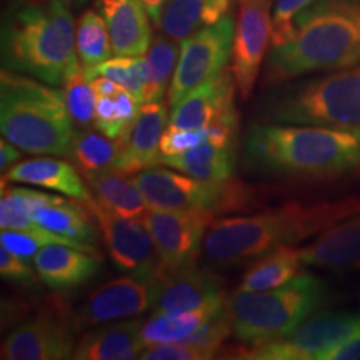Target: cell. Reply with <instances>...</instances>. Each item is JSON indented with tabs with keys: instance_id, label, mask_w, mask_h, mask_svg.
<instances>
[{
	"instance_id": "cell-1",
	"label": "cell",
	"mask_w": 360,
	"mask_h": 360,
	"mask_svg": "<svg viewBox=\"0 0 360 360\" xmlns=\"http://www.w3.org/2000/svg\"><path fill=\"white\" fill-rule=\"evenodd\" d=\"M360 212V197L285 204L254 215L217 219L204 240L205 262L215 269L249 265L267 252L299 245Z\"/></svg>"
},
{
	"instance_id": "cell-2",
	"label": "cell",
	"mask_w": 360,
	"mask_h": 360,
	"mask_svg": "<svg viewBox=\"0 0 360 360\" xmlns=\"http://www.w3.org/2000/svg\"><path fill=\"white\" fill-rule=\"evenodd\" d=\"M244 165L269 177H340L360 167V130L254 122L244 135Z\"/></svg>"
},
{
	"instance_id": "cell-3",
	"label": "cell",
	"mask_w": 360,
	"mask_h": 360,
	"mask_svg": "<svg viewBox=\"0 0 360 360\" xmlns=\"http://www.w3.org/2000/svg\"><path fill=\"white\" fill-rule=\"evenodd\" d=\"M360 62V0H315L295 19L290 40L272 47L265 84L277 85Z\"/></svg>"
},
{
	"instance_id": "cell-4",
	"label": "cell",
	"mask_w": 360,
	"mask_h": 360,
	"mask_svg": "<svg viewBox=\"0 0 360 360\" xmlns=\"http://www.w3.org/2000/svg\"><path fill=\"white\" fill-rule=\"evenodd\" d=\"M75 30L65 0L20 4L2 25L4 69L64 87L80 69Z\"/></svg>"
},
{
	"instance_id": "cell-5",
	"label": "cell",
	"mask_w": 360,
	"mask_h": 360,
	"mask_svg": "<svg viewBox=\"0 0 360 360\" xmlns=\"http://www.w3.org/2000/svg\"><path fill=\"white\" fill-rule=\"evenodd\" d=\"M0 132L22 152L57 157L70 155L75 135L62 90L8 69L0 72Z\"/></svg>"
},
{
	"instance_id": "cell-6",
	"label": "cell",
	"mask_w": 360,
	"mask_h": 360,
	"mask_svg": "<svg viewBox=\"0 0 360 360\" xmlns=\"http://www.w3.org/2000/svg\"><path fill=\"white\" fill-rule=\"evenodd\" d=\"M259 122L360 130V62L299 82L274 85L255 109Z\"/></svg>"
},
{
	"instance_id": "cell-7",
	"label": "cell",
	"mask_w": 360,
	"mask_h": 360,
	"mask_svg": "<svg viewBox=\"0 0 360 360\" xmlns=\"http://www.w3.org/2000/svg\"><path fill=\"white\" fill-rule=\"evenodd\" d=\"M328 302V283L310 274H300L276 289H237L229 299L233 335L247 345L281 339Z\"/></svg>"
},
{
	"instance_id": "cell-8",
	"label": "cell",
	"mask_w": 360,
	"mask_h": 360,
	"mask_svg": "<svg viewBox=\"0 0 360 360\" xmlns=\"http://www.w3.org/2000/svg\"><path fill=\"white\" fill-rule=\"evenodd\" d=\"M148 209L154 210H202L217 214L249 209L254 191L240 180H199L182 172L146 169L134 177Z\"/></svg>"
},
{
	"instance_id": "cell-9",
	"label": "cell",
	"mask_w": 360,
	"mask_h": 360,
	"mask_svg": "<svg viewBox=\"0 0 360 360\" xmlns=\"http://www.w3.org/2000/svg\"><path fill=\"white\" fill-rule=\"evenodd\" d=\"M359 332L360 315L319 312L281 339L229 349V352L231 357L249 360H321L327 350Z\"/></svg>"
},
{
	"instance_id": "cell-10",
	"label": "cell",
	"mask_w": 360,
	"mask_h": 360,
	"mask_svg": "<svg viewBox=\"0 0 360 360\" xmlns=\"http://www.w3.org/2000/svg\"><path fill=\"white\" fill-rule=\"evenodd\" d=\"M233 32L236 20L229 13L217 24L205 27L180 42L179 62L167 94L170 107L227 70L232 58Z\"/></svg>"
},
{
	"instance_id": "cell-11",
	"label": "cell",
	"mask_w": 360,
	"mask_h": 360,
	"mask_svg": "<svg viewBox=\"0 0 360 360\" xmlns=\"http://www.w3.org/2000/svg\"><path fill=\"white\" fill-rule=\"evenodd\" d=\"M74 312L60 300L49 302L29 321L13 328L2 342L4 360H64L75 349Z\"/></svg>"
},
{
	"instance_id": "cell-12",
	"label": "cell",
	"mask_w": 360,
	"mask_h": 360,
	"mask_svg": "<svg viewBox=\"0 0 360 360\" xmlns=\"http://www.w3.org/2000/svg\"><path fill=\"white\" fill-rule=\"evenodd\" d=\"M164 276L195 265L214 215L202 210H154L143 215Z\"/></svg>"
},
{
	"instance_id": "cell-13",
	"label": "cell",
	"mask_w": 360,
	"mask_h": 360,
	"mask_svg": "<svg viewBox=\"0 0 360 360\" xmlns=\"http://www.w3.org/2000/svg\"><path fill=\"white\" fill-rule=\"evenodd\" d=\"M162 287L164 276L152 278L134 276L114 278L94 290L75 310V326L82 330L147 312L155 307Z\"/></svg>"
},
{
	"instance_id": "cell-14",
	"label": "cell",
	"mask_w": 360,
	"mask_h": 360,
	"mask_svg": "<svg viewBox=\"0 0 360 360\" xmlns=\"http://www.w3.org/2000/svg\"><path fill=\"white\" fill-rule=\"evenodd\" d=\"M101 227L103 242L114 265L134 277L164 276L154 240L146 222L109 212L97 200L85 202Z\"/></svg>"
},
{
	"instance_id": "cell-15",
	"label": "cell",
	"mask_w": 360,
	"mask_h": 360,
	"mask_svg": "<svg viewBox=\"0 0 360 360\" xmlns=\"http://www.w3.org/2000/svg\"><path fill=\"white\" fill-rule=\"evenodd\" d=\"M272 0H238L231 72L242 101H249L269 45L272 44Z\"/></svg>"
},
{
	"instance_id": "cell-16",
	"label": "cell",
	"mask_w": 360,
	"mask_h": 360,
	"mask_svg": "<svg viewBox=\"0 0 360 360\" xmlns=\"http://www.w3.org/2000/svg\"><path fill=\"white\" fill-rule=\"evenodd\" d=\"M225 302L227 297L222 278L210 270L192 265L164 276V287L154 307V314L219 307Z\"/></svg>"
},
{
	"instance_id": "cell-17",
	"label": "cell",
	"mask_w": 360,
	"mask_h": 360,
	"mask_svg": "<svg viewBox=\"0 0 360 360\" xmlns=\"http://www.w3.org/2000/svg\"><path fill=\"white\" fill-rule=\"evenodd\" d=\"M167 109L162 102L143 103L127 141L124 142L115 170L129 175L159 165L160 139L167 129Z\"/></svg>"
},
{
	"instance_id": "cell-18",
	"label": "cell",
	"mask_w": 360,
	"mask_h": 360,
	"mask_svg": "<svg viewBox=\"0 0 360 360\" xmlns=\"http://www.w3.org/2000/svg\"><path fill=\"white\" fill-rule=\"evenodd\" d=\"M115 56H146L152 25L142 0H98Z\"/></svg>"
},
{
	"instance_id": "cell-19",
	"label": "cell",
	"mask_w": 360,
	"mask_h": 360,
	"mask_svg": "<svg viewBox=\"0 0 360 360\" xmlns=\"http://www.w3.org/2000/svg\"><path fill=\"white\" fill-rule=\"evenodd\" d=\"M236 82L232 72L225 70L217 79L210 80L180 101L172 107V114L169 117V125L174 129L200 130L217 119L220 114L233 109V94Z\"/></svg>"
},
{
	"instance_id": "cell-20",
	"label": "cell",
	"mask_w": 360,
	"mask_h": 360,
	"mask_svg": "<svg viewBox=\"0 0 360 360\" xmlns=\"http://www.w3.org/2000/svg\"><path fill=\"white\" fill-rule=\"evenodd\" d=\"M305 267L327 270L360 269V212L332 225L302 247Z\"/></svg>"
},
{
	"instance_id": "cell-21",
	"label": "cell",
	"mask_w": 360,
	"mask_h": 360,
	"mask_svg": "<svg viewBox=\"0 0 360 360\" xmlns=\"http://www.w3.org/2000/svg\"><path fill=\"white\" fill-rule=\"evenodd\" d=\"M101 264V255L62 244L45 245L34 257L39 278L56 290L72 289L89 282L97 276Z\"/></svg>"
},
{
	"instance_id": "cell-22",
	"label": "cell",
	"mask_w": 360,
	"mask_h": 360,
	"mask_svg": "<svg viewBox=\"0 0 360 360\" xmlns=\"http://www.w3.org/2000/svg\"><path fill=\"white\" fill-rule=\"evenodd\" d=\"M142 321L103 323L90 328L75 342V360H134L146 349L141 335Z\"/></svg>"
},
{
	"instance_id": "cell-23",
	"label": "cell",
	"mask_w": 360,
	"mask_h": 360,
	"mask_svg": "<svg viewBox=\"0 0 360 360\" xmlns=\"http://www.w3.org/2000/svg\"><path fill=\"white\" fill-rule=\"evenodd\" d=\"M2 180L37 186L79 202L92 200V193L84 184L77 169L67 160L53 159L49 155L19 162L4 172Z\"/></svg>"
},
{
	"instance_id": "cell-24",
	"label": "cell",
	"mask_w": 360,
	"mask_h": 360,
	"mask_svg": "<svg viewBox=\"0 0 360 360\" xmlns=\"http://www.w3.org/2000/svg\"><path fill=\"white\" fill-rule=\"evenodd\" d=\"M231 7L232 0H169L162 11L159 29L167 37L182 42L222 20Z\"/></svg>"
},
{
	"instance_id": "cell-25",
	"label": "cell",
	"mask_w": 360,
	"mask_h": 360,
	"mask_svg": "<svg viewBox=\"0 0 360 360\" xmlns=\"http://www.w3.org/2000/svg\"><path fill=\"white\" fill-rule=\"evenodd\" d=\"M159 165L199 180H214V182L229 180L232 179L233 170H236V146L220 147L204 141L200 146L180 155L160 157Z\"/></svg>"
},
{
	"instance_id": "cell-26",
	"label": "cell",
	"mask_w": 360,
	"mask_h": 360,
	"mask_svg": "<svg viewBox=\"0 0 360 360\" xmlns=\"http://www.w3.org/2000/svg\"><path fill=\"white\" fill-rule=\"evenodd\" d=\"M92 210L85 202L75 204L74 199L67 200L64 197L53 204L37 207L32 217L40 227L53 233L70 238V240L82 242V244L97 245L98 236L94 225L96 217L92 219Z\"/></svg>"
},
{
	"instance_id": "cell-27",
	"label": "cell",
	"mask_w": 360,
	"mask_h": 360,
	"mask_svg": "<svg viewBox=\"0 0 360 360\" xmlns=\"http://www.w3.org/2000/svg\"><path fill=\"white\" fill-rule=\"evenodd\" d=\"M87 184L96 195V200L109 212L120 217L142 219L148 210L141 188L134 179L119 170H109L89 175Z\"/></svg>"
},
{
	"instance_id": "cell-28",
	"label": "cell",
	"mask_w": 360,
	"mask_h": 360,
	"mask_svg": "<svg viewBox=\"0 0 360 360\" xmlns=\"http://www.w3.org/2000/svg\"><path fill=\"white\" fill-rule=\"evenodd\" d=\"M302 267H305L302 249L297 245L278 247L250 264L245 276L242 277L238 290L260 292L276 289L299 276Z\"/></svg>"
},
{
	"instance_id": "cell-29",
	"label": "cell",
	"mask_w": 360,
	"mask_h": 360,
	"mask_svg": "<svg viewBox=\"0 0 360 360\" xmlns=\"http://www.w3.org/2000/svg\"><path fill=\"white\" fill-rule=\"evenodd\" d=\"M224 305V304H222ZM219 307H207L199 310H186V312H160L154 314L147 321H142L141 335L146 347L159 344L180 342L199 330V327Z\"/></svg>"
},
{
	"instance_id": "cell-30",
	"label": "cell",
	"mask_w": 360,
	"mask_h": 360,
	"mask_svg": "<svg viewBox=\"0 0 360 360\" xmlns=\"http://www.w3.org/2000/svg\"><path fill=\"white\" fill-rule=\"evenodd\" d=\"M62 199H64L62 195H51L32 188L8 187L6 180H2L0 227L2 231H35L40 227L32 217L35 209Z\"/></svg>"
},
{
	"instance_id": "cell-31",
	"label": "cell",
	"mask_w": 360,
	"mask_h": 360,
	"mask_svg": "<svg viewBox=\"0 0 360 360\" xmlns=\"http://www.w3.org/2000/svg\"><path fill=\"white\" fill-rule=\"evenodd\" d=\"M124 142L114 141L107 135L90 130H75L70 155L74 164L85 177L94 174L115 170L117 160L122 154Z\"/></svg>"
},
{
	"instance_id": "cell-32",
	"label": "cell",
	"mask_w": 360,
	"mask_h": 360,
	"mask_svg": "<svg viewBox=\"0 0 360 360\" xmlns=\"http://www.w3.org/2000/svg\"><path fill=\"white\" fill-rule=\"evenodd\" d=\"M141 114V102L124 87L112 97H97L94 127L114 141L125 142Z\"/></svg>"
},
{
	"instance_id": "cell-33",
	"label": "cell",
	"mask_w": 360,
	"mask_h": 360,
	"mask_svg": "<svg viewBox=\"0 0 360 360\" xmlns=\"http://www.w3.org/2000/svg\"><path fill=\"white\" fill-rule=\"evenodd\" d=\"M177 40L160 34L155 35L146 53L148 80L146 89V102H162L169 94L172 84L175 67H177L180 47Z\"/></svg>"
},
{
	"instance_id": "cell-34",
	"label": "cell",
	"mask_w": 360,
	"mask_h": 360,
	"mask_svg": "<svg viewBox=\"0 0 360 360\" xmlns=\"http://www.w3.org/2000/svg\"><path fill=\"white\" fill-rule=\"evenodd\" d=\"M75 45L82 69H90L109 60L114 51L103 15L92 8L80 15L75 30Z\"/></svg>"
},
{
	"instance_id": "cell-35",
	"label": "cell",
	"mask_w": 360,
	"mask_h": 360,
	"mask_svg": "<svg viewBox=\"0 0 360 360\" xmlns=\"http://www.w3.org/2000/svg\"><path fill=\"white\" fill-rule=\"evenodd\" d=\"M89 80L96 77H109L129 90L139 102L146 101V89L148 80L147 58L143 56H115L90 69H82Z\"/></svg>"
},
{
	"instance_id": "cell-36",
	"label": "cell",
	"mask_w": 360,
	"mask_h": 360,
	"mask_svg": "<svg viewBox=\"0 0 360 360\" xmlns=\"http://www.w3.org/2000/svg\"><path fill=\"white\" fill-rule=\"evenodd\" d=\"M64 101L69 114L79 127H87L96 120L97 96L92 87V82L85 77L82 65L62 87Z\"/></svg>"
},
{
	"instance_id": "cell-37",
	"label": "cell",
	"mask_w": 360,
	"mask_h": 360,
	"mask_svg": "<svg viewBox=\"0 0 360 360\" xmlns=\"http://www.w3.org/2000/svg\"><path fill=\"white\" fill-rule=\"evenodd\" d=\"M315 0H274L272 12V44L270 49L278 47L292 39L295 30V19Z\"/></svg>"
},
{
	"instance_id": "cell-38",
	"label": "cell",
	"mask_w": 360,
	"mask_h": 360,
	"mask_svg": "<svg viewBox=\"0 0 360 360\" xmlns=\"http://www.w3.org/2000/svg\"><path fill=\"white\" fill-rule=\"evenodd\" d=\"M142 360H207L214 359V355L207 350L197 347L191 342L180 340L170 344L150 345L143 349Z\"/></svg>"
},
{
	"instance_id": "cell-39",
	"label": "cell",
	"mask_w": 360,
	"mask_h": 360,
	"mask_svg": "<svg viewBox=\"0 0 360 360\" xmlns=\"http://www.w3.org/2000/svg\"><path fill=\"white\" fill-rule=\"evenodd\" d=\"M205 141V129L187 130L169 127L164 130L160 139V157L180 155L191 148L200 146Z\"/></svg>"
},
{
	"instance_id": "cell-40",
	"label": "cell",
	"mask_w": 360,
	"mask_h": 360,
	"mask_svg": "<svg viewBox=\"0 0 360 360\" xmlns=\"http://www.w3.org/2000/svg\"><path fill=\"white\" fill-rule=\"evenodd\" d=\"M0 274L6 281L13 283H32L39 277L25 259L13 254L7 247L0 249Z\"/></svg>"
},
{
	"instance_id": "cell-41",
	"label": "cell",
	"mask_w": 360,
	"mask_h": 360,
	"mask_svg": "<svg viewBox=\"0 0 360 360\" xmlns=\"http://www.w3.org/2000/svg\"><path fill=\"white\" fill-rule=\"evenodd\" d=\"M360 359V332L339 345L327 350L321 360H359Z\"/></svg>"
},
{
	"instance_id": "cell-42",
	"label": "cell",
	"mask_w": 360,
	"mask_h": 360,
	"mask_svg": "<svg viewBox=\"0 0 360 360\" xmlns=\"http://www.w3.org/2000/svg\"><path fill=\"white\" fill-rule=\"evenodd\" d=\"M20 152L19 147L8 142L6 137H2V141H0V170L6 172V170L13 167L20 160Z\"/></svg>"
},
{
	"instance_id": "cell-43",
	"label": "cell",
	"mask_w": 360,
	"mask_h": 360,
	"mask_svg": "<svg viewBox=\"0 0 360 360\" xmlns=\"http://www.w3.org/2000/svg\"><path fill=\"white\" fill-rule=\"evenodd\" d=\"M90 82H92V87L96 90L97 97H112L122 89L119 84L109 77H96L90 80Z\"/></svg>"
},
{
	"instance_id": "cell-44",
	"label": "cell",
	"mask_w": 360,
	"mask_h": 360,
	"mask_svg": "<svg viewBox=\"0 0 360 360\" xmlns=\"http://www.w3.org/2000/svg\"><path fill=\"white\" fill-rule=\"evenodd\" d=\"M169 0H142V4L146 6L148 15H150V19L154 20L155 25H159L162 11H164L165 4Z\"/></svg>"
},
{
	"instance_id": "cell-45",
	"label": "cell",
	"mask_w": 360,
	"mask_h": 360,
	"mask_svg": "<svg viewBox=\"0 0 360 360\" xmlns=\"http://www.w3.org/2000/svg\"><path fill=\"white\" fill-rule=\"evenodd\" d=\"M65 2L69 4L70 7H79V6H82L85 0H65Z\"/></svg>"
},
{
	"instance_id": "cell-46",
	"label": "cell",
	"mask_w": 360,
	"mask_h": 360,
	"mask_svg": "<svg viewBox=\"0 0 360 360\" xmlns=\"http://www.w3.org/2000/svg\"><path fill=\"white\" fill-rule=\"evenodd\" d=\"M13 2H15V4H19V6H20V4H27V2H32V0H13Z\"/></svg>"
}]
</instances>
